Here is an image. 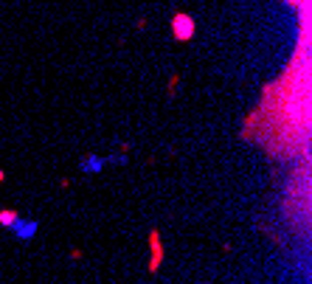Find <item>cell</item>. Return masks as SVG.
Returning <instances> with one entry per match:
<instances>
[{"label": "cell", "mask_w": 312, "mask_h": 284, "mask_svg": "<svg viewBox=\"0 0 312 284\" xmlns=\"http://www.w3.org/2000/svg\"><path fill=\"white\" fill-rule=\"evenodd\" d=\"M31 234H34V222H17V236L29 239Z\"/></svg>", "instance_id": "cell-1"}]
</instances>
